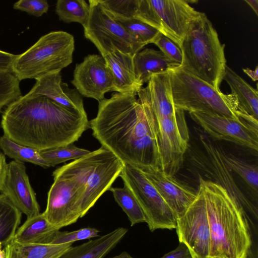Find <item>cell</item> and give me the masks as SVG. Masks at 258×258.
<instances>
[{"mask_svg":"<svg viewBox=\"0 0 258 258\" xmlns=\"http://www.w3.org/2000/svg\"><path fill=\"white\" fill-rule=\"evenodd\" d=\"M225 157L226 163L231 170L237 174L257 197L258 190L257 166L249 163L230 153L225 152Z\"/></svg>","mask_w":258,"mask_h":258,"instance_id":"4dcf8cb0","label":"cell"},{"mask_svg":"<svg viewBox=\"0 0 258 258\" xmlns=\"http://www.w3.org/2000/svg\"><path fill=\"white\" fill-rule=\"evenodd\" d=\"M20 82L14 73L0 71V112L22 96Z\"/></svg>","mask_w":258,"mask_h":258,"instance_id":"836d02e7","label":"cell"},{"mask_svg":"<svg viewBox=\"0 0 258 258\" xmlns=\"http://www.w3.org/2000/svg\"><path fill=\"white\" fill-rule=\"evenodd\" d=\"M189 114L213 140L230 142L257 151L258 124L202 111Z\"/></svg>","mask_w":258,"mask_h":258,"instance_id":"5bb4252c","label":"cell"},{"mask_svg":"<svg viewBox=\"0 0 258 258\" xmlns=\"http://www.w3.org/2000/svg\"><path fill=\"white\" fill-rule=\"evenodd\" d=\"M99 231L93 227H85L68 232L58 230L50 244H61L99 236Z\"/></svg>","mask_w":258,"mask_h":258,"instance_id":"e575fe53","label":"cell"},{"mask_svg":"<svg viewBox=\"0 0 258 258\" xmlns=\"http://www.w3.org/2000/svg\"><path fill=\"white\" fill-rule=\"evenodd\" d=\"M152 43L156 45L168 58L181 64L182 60L181 50L169 38L160 32Z\"/></svg>","mask_w":258,"mask_h":258,"instance_id":"d590c367","label":"cell"},{"mask_svg":"<svg viewBox=\"0 0 258 258\" xmlns=\"http://www.w3.org/2000/svg\"><path fill=\"white\" fill-rule=\"evenodd\" d=\"M72 244L22 243L12 239L5 245L6 258H59Z\"/></svg>","mask_w":258,"mask_h":258,"instance_id":"484cf974","label":"cell"},{"mask_svg":"<svg viewBox=\"0 0 258 258\" xmlns=\"http://www.w3.org/2000/svg\"><path fill=\"white\" fill-rule=\"evenodd\" d=\"M0 148L5 155L14 160L31 163L45 168L51 167L41 156L39 151L18 144L4 135L0 137Z\"/></svg>","mask_w":258,"mask_h":258,"instance_id":"83f0119b","label":"cell"},{"mask_svg":"<svg viewBox=\"0 0 258 258\" xmlns=\"http://www.w3.org/2000/svg\"><path fill=\"white\" fill-rule=\"evenodd\" d=\"M223 80L229 86L231 94H234L240 111L255 119L258 118V93L254 89L227 66Z\"/></svg>","mask_w":258,"mask_h":258,"instance_id":"d4e9b609","label":"cell"},{"mask_svg":"<svg viewBox=\"0 0 258 258\" xmlns=\"http://www.w3.org/2000/svg\"><path fill=\"white\" fill-rule=\"evenodd\" d=\"M170 78L175 108L258 124L257 119L240 111L234 94L223 93L180 67L170 70Z\"/></svg>","mask_w":258,"mask_h":258,"instance_id":"5b68a950","label":"cell"},{"mask_svg":"<svg viewBox=\"0 0 258 258\" xmlns=\"http://www.w3.org/2000/svg\"><path fill=\"white\" fill-rule=\"evenodd\" d=\"M216 258H229V257H216Z\"/></svg>","mask_w":258,"mask_h":258,"instance_id":"f6af8a7d","label":"cell"},{"mask_svg":"<svg viewBox=\"0 0 258 258\" xmlns=\"http://www.w3.org/2000/svg\"><path fill=\"white\" fill-rule=\"evenodd\" d=\"M133 62L135 74L143 83H148L154 74L167 72L180 67L160 50L145 48L135 54Z\"/></svg>","mask_w":258,"mask_h":258,"instance_id":"603a6c76","label":"cell"},{"mask_svg":"<svg viewBox=\"0 0 258 258\" xmlns=\"http://www.w3.org/2000/svg\"><path fill=\"white\" fill-rule=\"evenodd\" d=\"M110 258H134L126 251H123L119 255Z\"/></svg>","mask_w":258,"mask_h":258,"instance_id":"7bdbcfd3","label":"cell"},{"mask_svg":"<svg viewBox=\"0 0 258 258\" xmlns=\"http://www.w3.org/2000/svg\"><path fill=\"white\" fill-rule=\"evenodd\" d=\"M175 229L179 242L187 246L192 258H210V226L204 195L199 186L195 200L176 218Z\"/></svg>","mask_w":258,"mask_h":258,"instance_id":"4fadbf2b","label":"cell"},{"mask_svg":"<svg viewBox=\"0 0 258 258\" xmlns=\"http://www.w3.org/2000/svg\"><path fill=\"white\" fill-rule=\"evenodd\" d=\"M127 229L117 228L97 238L71 246L59 258H103L123 238Z\"/></svg>","mask_w":258,"mask_h":258,"instance_id":"7402d4cb","label":"cell"},{"mask_svg":"<svg viewBox=\"0 0 258 258\" xmlns=\"http://www.w3.org/2000/svg\"><path fill=\"white\" fill-rule=\"evenodd\" d=\"M83 195V191L73 181L54 177L43 212L48 222L58 230L76 222L81 218Z\"/></svg>","mask_w":258,"mask_h":258,"instance_id":"9a60e30c","label":"cell"},{"mask_svg":"<svg viewBox=\"0 0 258 258\" xmlns=\"http://www.w3.org/2000/svg\"><path fill=\"white\" fill-rule=\"evenodd\" d=\"M161 258H192L187 246L179 242L178 246L172 251L165 254Z\"/></svg>","mask_w":258,"mask_h":258,"instance_id":"f35d334b","label":"cell"},{"mask_svg":"<svg viewBox=\"0 0 258 258\" xmlns=\"http://www.w3.org/2000/svg\"><path fill=\"white\" fill-rule=\"evenodd\" d=\"M55 12L60 21L79 23L84 27L89 19L90 6L85 0H58Z\"/></svg>","mask_w":258,"mask_h":258,"instance_id":"f1b7e54d","label":"cell"},{"mask_svg":"<svg viewBox=\"0 0 258 258\" xmlns=\"http://www.w3.org/2000/svg\"><path fill=\"white\" fill-rule=\"evenodd\" d=\"M202 13L185 0H138L136 19L155 28L180 48L190 24Z\"/></svg>","mask_w":258,"mask_h":258,"instance_id":"ba28073f","label":"cell"},{"mask_svg":"<svg viewBox=\"0 0 258 258\" xmlns=\"http://www.w3.org/2000/svg\"><path fill=\"white\" fill-rule=\"evenodd\" d=\"M137 95L114 93L98 101L89 123L103 147L124 164L142 169L154 165L156 120L145 88Z\"/></svg>","mask_w":258,"mask_h":258,"instance_id":"6da1fadb","label":"cell"},{"mask_svg":"<svg viewBox=\"0 0 258 258\" xmlns=\"http://www.w3.org/2000/svg\"><path fill=\"white\" fill-rule=\"evenodd\" d=\"M2 243L0 241V258H6L5 250L2 249Z\"/></svg>","mask_w":258,"mask_h":258,"instance_id":"ee69618b","label":"cell"},{"mask_svg":"<svg viewBox=\"0 0 258 258\" xmlns=\"http://www.w3.org/2000/svg\"><path fill=\"white\" fill-rule=\"evenodd\" d=\"M225 47L212 22L203 13L192 21L182 41L180 67L220 90L227 66Z\"/></svg>","mask_w":258,"mask_h":258,"instance_id":"277c9868","label":"cell"},{"mask_svg":"<svg viewBox=\"0 0 258 258\" xmlns=\"http://www.w3.org/2000/svg\"><path fill=\"white\" fill-rule=\"evenodd\" d=\"M119 176L138 200L151 231L175 228L174 214L141 169L124 164Z\"/></svg>","mask_w":258,"mask_h":258,"instance_id":"7c38bea8","label":"cell"},{"mask_svg":"<svg viewBox=\"0 0 258 258\" xmlns=\"http://www.w3.org/2000/svg\"><path fill=\"white\" fill-rule=\"evenodd\" d=\"M144 88L155 118L168 117L175 114L170 70L152 75Z\"/></svg>","mask_w":258,"mask_h":258,"instance_id":"44dd1931","label":"cell"},{"mask_svg":"<svg viewBox=\"0 0 258 258\" xmlns=\"http://www.w3.org/2000/svg\"><path fill=\"white\" fill-rule=\"evenodd\" d=\"M141 170L176 218L181 216L196 199L197 191L157 167L151 165Z\"/></svg>","mask_w":258,"mask_h":258,"instance_id":"e0dca14e","label":"cell"},{"mask_svg":"<svg viewBox=\"0 0 258 258\" xmlns=\"http://www.w3.org/2000/svg\"><path fill=\"white\" fill-rule=\"evenodd\" d=\"M90 14L84 28L85 37L104 57L116 50L135 54L146 45L129 34L112 18L98 0H89Z\"/></svg>","mask_w":258,"mask_h":258,"instance_id":"8fae6325","label":"cell"},{"mask_svg":"<svg viewBox=\"0 0 258 258\" xmlns=\"http://www.w3.org/2000/svg\"><path fill=\"white\" fill-rule=\"evenodd\" d=\"M134 55L116 50L103 57L111 77L113 91L136 96L142 88L144 84L135 74Z\"/></svg>","mask_w":258,"mask_h":258,"instance_id":"ffe728a7","label":"cell"},{"mask_svg":"<svg viewBox=\"0 0 258 258\" xmlns=\"http://www.w3.org/2000/svg\"><path fill=\"white\" fill-rule=\"evenodd\" d=\"M1 126L9 139L41 151L73 144L90 123L87 114L28 92L5 108Z\"/></svg>","mask_w":258,"mask_h":258,"instance_id":"7a4b0ae2","label":"cell"},{"mask_svg":"<svg viewBox=\"0 0 258 258\" xmlns=\"http://www.w3.org/2000/svg\"><path fill=\"white\" fill-rule=\"evenodd\" d=\"M131 36L146 45L152 43L159 32L149 25L135 19H114Z\"/></svg>","mask_w":258,"mask_h":258,"instance_id":"d6a6232c","label":"cell"},{"mask_svg":"<svg viewBox=\"0 0 258 258\" xmlns=\"http://www.w3.org/2000/svg\"><path fill=\"white\" fill-rule=\"evenodd\" d=\"M59 230L47 220L44 213L27 218L13 239L22 243L50 244Z\"/></svg>","mask_w":258,"mask_h":258,"instance_id":"cb8c5ba5","label":"cell"},{"mask_svg":"<svg viewBox=\"0 0 258 258\" xmlns=\"http://www.w3.org/2000/svg\"><path fill=\"white\" fill-rule=\"evenodd\" d=\"M246 2L255 12L256 15H258V1L257 0H245Z\"/></svg>","mask_w":258,"mask_h":258,"instance_id":"b9f144b4","label":"cell"},{"mask_svg":"<svg viewBox=\"0 0 258 258\" xmlns=\"http://www.w3.org/2000/svg\"><path fill=\"white\" fill-rule=\"evenodd\" d=\"M0 191L27 218L40 213L24 162L13 160L8 163L6 177Z\"/></svg>","mask_w":258,"mask_h":258,"instance_id":"ac0fdd59","label":"cell"},{"mask_svg":"<svg viewBox=\"0 0 258 258\" xmlns=\"http://www.w3.org/2000/svg\"><path fill=\"white\" fill-rule=\"evenodd\" d=\"M22 213L3 194L0 195V241L6 245L20 224Z\"/></svg>","mask_w":258,"mask_h":258,"instance_id":"4316f807","label":"cell"},{"mask_svg":"<svg viewBox=\"0 0 258 258\" xmlns=\"http://www.w3.org/2000/svg\"><path fill=\"white\" fill-rule=\"evenodd\" d=\"M156 120L154 165L174 176L181 168L188 148L189 135L184 112L176 109L174 114L156 118Z\"/></svg>","mask_w":258,"mask_h":258,"instance_id":"30bf717a","label":"cell"},{"mask_svg":"<svg viewBox=\"0 0 258 258\" xmlns=\"http://www.w3.org/2000/svg\"><path fill=\"white\" fill-rule=\"evenodd\" d=\"M13 8L39 17L47 12L49 5L46 0H20L14 3Z\"/></svg>","mask_w":258,"mask_h":258,"instance_id":"8d00e7d4","label":"cell"},{"mask_svg":"<svg viewBox=\"0 0 258 258\" xmlns=\"http://www.w3.org/2000/svg\"><path fill=\"white\" fill-rule=\"evenodd\" d=\"M201 148L194 149L188 153V161L195 169L207 180L214 182L224 188L242 207L256 219V207L251 202L237 184L232 171L225 160V152L214 143L208 135H199Z\"/></svg>","mask_w":258,"mask_h":258,"instance_id":"9c48e42d","label":"cell"},{"mask_svg":"<svg viewBox=\"0 0 258 258\" xmlns=\"http://www.w3.org/2000/svg\"><path fill=\"white\" fill-rule=\"evenodd\" d=\"M71 83L81 96L98 101L105 98L106 93L113 91L111 77L101 55H87L77 63Z\"/></svg>","mask_w":258,"mask_h":258,"instance_id":"2e32d148","label":"cell"},{"mask_svg":"<svg viewBox=\"0 0 258 258\" xmlns=\"http://www.w3.org/2000/svg\"><path fill=\"white\" fill-rule=\"evenodd\" d=\"M17 56L0 50V71L13 73V64Z\"/></svg>","mask_w":258,"mask_h":258,"instance_id":"74e56055","label":"cell"},{"mask_svg":"<svg viewBox=\"0 0 258 258\" xmlns=\"http://www.w3.org/2000/svg\"><path fill=\"white\" fill-rule=\"evenodd\" d=\"M243 72L246 74L251 80L255 82L258 80V67L256 66L254 70H251L249 68H243Z\"/></svg>","mask_w":258,"mask_h":258,"instance_id":"60d3db41","label":"cell"},{"mask_svg":"<svg viewBox=\"0 0 258 258\" xmlns=\"http://www.w3.org/2000/svg\"><path fill=\"white\" fill-rule=\"evenodd\" d=\"M115 201L127 216L131 226L146 222L144 213L136 198L128 186L124 184L123 187H112L109 190Z\"/></svg>","mask_w":258,"mask_h":258,"instance_id":"f546056e","label":"cell"},{"mask_svg":"<svg viewBox=\"0 0 258 258\" xmlns=\"http://www.w3.org/2000/svg\"><path fill=\"white\" fill-rule=\"evenodd\" d=\"M8 165L5 155L0 151V190L6 177Z\"/></svg>","mask_w":258,"mask_h":258,"instance_id":"ab89813d","label":"cell"},{"mask_svg":"<svg viewBox=\"0 0 258 258\" xmlns=\"http://www.w3.org/2000/svg\"><path fill=\"white\" fill-rule=\"evenodd\" d=\"M74 50L75 39L72 34L63 31L50 32L18 55L13 73L21 81L61 72L72 63Z\"/></svg>","mask_w":258,"mask_h":258,"instance_id":"52a82bcc","label":"cell"},{"mask_svg":"<svg viewBox=\"0 0 258 258\" xmlns=\"http://www.w3.org/2000/svg\"><path fill=\"white\" fill-rule=\"evenodd\" d=\"M199 179L211 233L210 258H247L252 240L246 212L221 185Z\"/></svg>","mask_w":258,"mask_h":258,"instance_id":"3957f363","label":"cell"},{"mask_svg":"<svg viewBox=\"0 0 258 258\" xmlns=\"http://www.w3.org/2000/svg\"><path fill=\"white\" fill-rule=\"evenodd\" d=\"M90 152L88 150L78 148L73 144L39 151L41 156L51 167L68 160L78 159Z\"/></svg>","mask_w":258,"mask_h":258,"instance_id":"1f68e13d","label":"cell"},{"mask_svg":"<svg viewBox=\"0 0 258 258\" xmlns=\"http://www.w3.org/2000/svg\"><path fill=\"white\" fill-rule=\"evenodd\" d=\"M35 80L29 93L45 96L70 109L87 114L82 96L76 89L69 88L62 81L60 72L48 74Z\"/></svg>","mask_w":258,"mask_h":258,"instance_id":"d6986e66","label":"cell"},{"mask_svg":"<svg viewBox=\"0 0 258 258\" xmlns=\"http://www.w3.org/2000/svg\"><path fill=\"white\" fill-rule=\"evenodd\" d=\"M124 165L113 153L101 146L57 168L53 174L55 177L73 181L84 191L81 206L82 218L112 187Z\"/></svg>","mask_w":258,"mask_h":258,"instance_id":"8992f818","label":"cell"}]
</instances>
